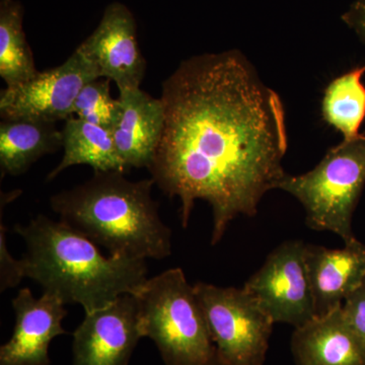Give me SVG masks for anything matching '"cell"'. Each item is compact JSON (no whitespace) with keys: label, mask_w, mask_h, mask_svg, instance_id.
Wrapping results in <instances>:
<instances>
[{"label":"cell","mask_w":365,"mask_h":365,"mask_svg":"<svg viewBox=\"0 0 365 365\" xmlns=\"http://www.w3.org/2000/svg\"><path fill=\"white\" fill-rule=\"evenodd\" d=\"M141 338L136 297L121 295L109 306L86 313L73 333V365H128Z\"/></svg>","instance_id":"cell-10"},{"label":"cell","mask_w":365,"mask_h":365,"mask_svg":"<svg viewBox=\"0 0 365 365\" xmlns=\"http://www.w3.org/2000/svg\"><path fill=\"white\" fill-rule=\"evenodd\" d=\"M24 14L18 0L0 1V76L6 88L21 85L39 72L24 31Z\"/></svg>","instance_id":"cell-18"},{"label":"cell","mask_w":365,"mask_h":365,"mask_svg":"<svg viewBox=\"0 0 365 365\" xmlns=\"http://www.w3.org/2000/svg\"><path fill=\"white\" fill-rule=\"evenodd\" d=\"M6 227L0 225V292L18 287L25 276L24 264L9 253L6 245Z\"/></svg>","instance_id":"cell-20"},{"label":"cell","mask_w":365,"mask_h":365,"mask_svg":"<svg viewBox=\"0 0 365 365\" xmlns=\"http://www.w3.org/2000/svg\"><path fill=\"white\" fill-rule=\"evenodd\" d=\"M153 179L130 181L121 172H95L93 178L50 199L60 220L110 256L163 260L172 253V232L153 200Z\"/></svg>","instance_id":"cell-3"},{"label":"cell","mask_w":365,"mask_h":365,"mask_svg":"<svg viewBox=\"0 0 365 365\" xmlns=\"http://www.w3.org/2000/svg\"><path fill=\"white\" fill-rule=\"evenodd\" d=\"M76 50L98 78L113 81L119 91L140 88L146 61L137 39L135 18L121 2L106 7L97 28Z\"/></svg>","instance_id":"cell-9"},{"label":"cell","mask_w":365,"mask_h":365,"mask_svg":"<svg viewBox=\"0 0 365 365\" xmlns=\"http://www.w3.org/2000/svg\"><path fill=\"white\" fill-rule=\"evenodd\" d=\"M112 81L97 78L86 83L76 98L73 114L79 119L112 130L121 114L119 98H113Z\"/></svg>","instance_id":"cell-19"},{"label":"cell","mask_w":365,"mask_h":365,"mask_svg":"<svg viewBox=\"0 0 365 365\" xmlns=\"http://www.w3.org/2000/svg\"><path fill=\"white\" fill-rule=\"evenodd\" d=\"M365 186V135L334 146L306 174L285 175L278 189L297 198L307 227L331 232L345 242L355 239L352 217Z\"/></svg>","instance_id":"cell-5"},{"label":"cell","mask_w":365,"mask_h":365,"mask_svg":"<svg viewBox=\"0 0 365 365\" xmlns=\"http://www.w3.org/2000/svg\"><path fill=\"white\" fill-rule=\"evenodd\" d=\"M365 66L355 67L334 78L324 91L322 117L329 126L340 132L344 140L361 135L365 120Z\"/></svg>","instance_id":"cell-17"},{"label":"cell","mask_w":365,"mask_h":365,"mask_svg":"<svg viewBox=\"0 0 365 365\" xmlns=\"http://www.w3.org/2000/svg\"><path fill=\"white\" fill-rule=\"evenodd\" d=\"M290 348L297 365H365V343L348 325L342 306L294 328Z\"/></svg>","instance_id":"cell-14"},{"label":"cell","mask_w":365,"mask_h":365,"mask_svg":"<svg viewBox=\"0 0 365 365\" xmlns=\"http://www.w3.org/2000/svg\"><path fill=\"white\" fill-rule=\"evenodd\" d=\"M274 323L294 328L316 317L306 262V242H282L245 283Z\"/></svg>","instance_id":"cell-7"},{"label":"cell","mask_w":365,"mask_h":365,"mask_svg":"<svg viewBox=\"0 0 365 365\" xmlns=\"http://www.w3.org/2000/svg\"><path fill=\"white\" fill-rule=\"evenodd\" d=\"M341 19L365 44V0H355Z\"/></svg>","instance_id":"cell-22"},{"label":"cell","mask_w":365,"mask_h":365,"mask_svg":"<svg viewBox=\"0 0 365 365\" xmlns=\"http://www.w3.org/2000/svg\"><path fill=\"white\" fill-rule=\"evenodd\" d=\"M343 316L348 325L365 343V281L342 304Z\"/></svg>","instance_id":"cell-21"},{"label":"cell","mask_w":365,"mask_h":365,"mask_svg":"<svg viewBox=\"0 0 365 365\" xmlns=\"http://www.w3.org/2000/svg\"><path fill=\"white\" fill-rule=\"evenodd\" d=\"M11 304L16 324L11 339L0 347V365H50V343L67 334L62 327L66 304L47 292L35 299L28 287L21 288Z\"/></svg>","instance_id":"cell-11"},{"label":"cell","mask_w":365,"mask_h":365,"mask_svg":"<svg viewBox=\"0 0 365 365\" xmlns=\"http://www.w3.org/2000/svg\"><path fill=\"white\" fill-rule=\"evenodd\" d=\"M306 262L316 317L342 306L365 281V245L356 239L342 249L306 244Z\"/></svg>","instance_id":"cell-12"},{"label":"cell","mask_w":365,"mask_h":365,"mask_svg":"<svg viewBox=\"0 0 365 365\" xmlns=\"http://www.w3.org/2000/svg\"><path fill=\"white\" fill-rule=\"evenodd\" d=\"M61 130L63 158L49 173L47 181H53L63 170L78 165H90L95 172H128L109 129L71 116Z\"/></svg>","instance_id":"cell-16"},{"label":"cell","mask_w":365,"mask_h":365,"mask_svg":"<svg viewBox=\"0 0 365 365\" xmlns=\"http://www.w3.org/2000/svg\"><path fill=\"white\" fill-rule=\"evenodd\" d=\"M63 146L56 123L31 119H1L0 169L1 176H21L44 155Z\"/></svg>","instance_id":"cell-15"},{"label":"cell","mask_w":365,"mask_h":365,"mask_svg":"<svg viewBox=\"0 0 365 365\" xmlns=\"http://www.w3.org/2000/svg\"><path fill=\"white\" fill-rule=\"evenodd\" d=\"M14 230L26 242L21 259L26 277L64 304H81L86 313L135 294L148 279L145 260L106 257L95 242L62 220L39 215Z\"/></svg>","instance_id":"cell-2"},{"label":"cell","mask_w":365,"mask_h":365,"mask_svg":"<svg viewBox=\"0 0 365 365\" xmlns=\"http://www.w3.org/2000/svg\"><path fill=\"white\" fill-rule=\"evenodd\" d=\"M121 114L112 129L115 146L127 169L153 163L165 127V107L139 88L119 91Z\"/></svg>","instance_id":"cell-13"},{"label":"cell","mask_w":365,"mask_h":365,"mask_svg":"<svg viewBox=\"0 0 365 365\" xmlns=\"http://www.w3.org/2000/svg\"><path fill=\"white\" fill-rule=\"evenodd\" d=\"M133 295L143 337L155 342L165 365H222L194 287L181 268L148 278Z\"/></svg>","instance_id":"cell-4"},{"label":"cell","mask_w":365,"mask_h":365,"mask_svg":"<svg viewBox=\"0 0 365 365\" xmlns=\"http://www.w3.org/2000/svg\"><path fill=\"white\" fill-rule=\"evenodd\" d=\"M222 365H264L273 319L244 287L194 285Z\"/></svg>","instance_id":"cell-6"},{"label":"cell","mask_w":365,"mask_h":365,"mask_svg":"<svg viewBox=\"0 0 365 365\" xmlns=\"http://www.w3.org/2000/svg\"><path fill=\"white\" fill-rule=\"evenodd\" d=\"M98 78L93 66L76 49L60 66L39 71L21 85L0 93L1 119H31L57 123L73 115L81 88Z\"/></svg>","instance_id":"cell-8"},{"label":"cell","mask_w":365,"mask_h":365,"mask_svg":"<svg viewBox=\"0 0 365 365\" xmlns=\"http://www.w3.org/2000/svg\"><path fill=\"white\" fill-rule=\"evenodd\" d=\"M160 98L165 127L148 170L165 195L180 199L182 227L196 200L209 203L215 246L235 217L256 215L287 175L284 105L239 50L185 60Z\"/></svg>","instance_id":"cell-1"}]
</instances>
